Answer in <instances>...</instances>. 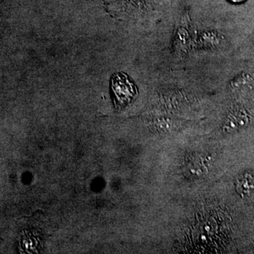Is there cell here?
<instances>
[{"label": "cell", "instance_id": "obj_4", "mask_svg": "<svg viewBox=\"0 0 254 254\" xmlns=\"http://www.w3.org/2000/svg\"><path fill=\"white\" fill-rule=\"evenodd\" d=\"M230 2L234 3V4H240V3L244 2L246 0H229Z\"/></svg>", "mask_w": 254, "mask_h": 254}, {"label": "cell", "instance_id": "obj_1", "mask_svg": "<svg viewBox=\"0 0 254 254\" xmlns=\"http://www.w3.org/2000/svg\"><path fill=\"white\" fill-rule=\"evenodd\" d=\"M111 88L119 105H125L131 103L137 93L134 83L124 73L113 74L111 78Z\"/></svg>", "mask_w": 254, "mask_h": 254}, {"label": "cell", "instance_id": "obj_3", "mask_svg": "<svg viewBox=\"0 0 254 254\" xmlns=\"http://www.w3.org/2000/svg\"><path fill=\"white\" fill-rule=\"evenodd\" d=\"M237 190L242 195H248L254 190V175L250 173L242 175L237 182Z\"/></svg>", "mask_w": 254, "mask_h": 254}, {"label": "cell", "instance_id": "obj_2", "mask_svg": "<svg viewBox=\"0 0 254 254\" xmlns=\"http://www.w3.org/2000/svg\"><path fill=\"white\" fill-rule=\"evenodd\" d=\"M248 123L249 117L245 112L242 111V110L235 112V113H232L227 120V130L229 131H236L241 128H243Z\"/></svg>", "mask_w": 254, "mask_h": 254}]
</instances>
